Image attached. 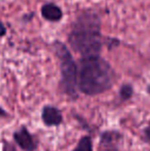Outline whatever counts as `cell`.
I'll return each mask as SVG.
<instances>
[{
	"instance_id": "30bf717a",
	"label": "cell",
	"mask_w": 150,
	"mask_h": 151,
	"mask_svg": "<svg viewBox=\"0 0 150 151\" xmlns=\"http://www.w3.org/2000/svg\"><path fill=\"white\" fill-rule=\"evenodd\" d=\"M2 151H17V150H16V148H14V146L12 145V144H10L9 142L4 141Z\"/></svg>"
},
{
	"instance_id": "ba28073f",
	"label": "cell",
	"mask_w": 150,
	"mask_h": 151,
	"mask_svg": "<svg viewBox=\"0 0 150 151\" xmlns=\"http://www.w3.org/2000/svg\"><path fill=\"white\" fill-rule=\"evenodd\" d=\"M73 151H93L92 139L90 137H88V136L82 137Z\"/></svg>"
},
{
	"instance_id": "3957f363",
	"label": "cell",
	"mask_w": 150,
	"mask_h": 151,
	"mask_svg": "<svg viewBox=\"0 0 150 151\" xmlns=\"http://www.w3.org/2000/svg\"><path fill=\"white\" fill-rule=\"evenodd\" d=\"M54 46L61 63L63 90L69 96L75 97L77 86V66L65 44L60 41H55Z\"/></svg>"
},
{
	"instance_id": "277c9868",
	"label": "cell",
	"mask_w": 150,
	"mask_h": 151,
	"mask_svg": "<svg viewBox=\"0 0 150 151\" xmlns=\"http://www.w3.org/2000/svg\"><path fill=\"white\" fill-rule=\"evenodd\" d=\"M14 141L19 146L25 151H33L36 149V142L34 141L31 134L25 127H21L19 131L14 134Z\"/></svg>"
},
{
	"instance_id": "5b68a950",
	"label": "cell",
	"mask_w": 150,
	"mask_h": 151,
	"mask_svg": "<svg viewBox=\"0 0 150 151\" xmlns=\"http://www.w3.org/2000/svg\"><path fill=\"white\" fill-rule=\"evenodd\" d=\"M122 143V136L118 132H105L101 138V145L106 151H118Z\"/></svg>"
},
{
	"instance_id": "8fae6325",
	"label": "cell",
	"mask_w": 150,
	"mask_h": 151,
	"mask_svg": "<svg viewBox=\"0 0 150 151\" xmlns=\"http://www.w3.org/2000/svg\"><path fill=\"white\" fill-rule=\"evenodd\" d=\"M144 139L147 143L150 144V124L144 129Z\"/></svg>"
},
{
	"instance_id": "7a4b0ae2",
	"label": "cell",
	"mask_w": 150,
	"mask_h": 151,
	"mask_svg": "<svg viewBox=\"0 0 150 151\" xmlns=\"http://www.w3.org/2000/svg\"><path fill=\"white\" fill-rule=\"evenodd\" d=\"M114 71L100 56L82 58L77 67V86L85 95L102 93L112 86Z\"/></svg>"
},
{
	"instance_id": "52a82bcc",
	"label": "cell",
	"mask_w": 150,
	"mask_h": 151,
	"mask_svg": "<svg viewBox=\"0 0 150 151\" xmlns=\"http://www.w3.org/2000/svg\"><path fill=\"white\" fill-rule=\"evenodd\" d=\"M41 14L50 22H58L62 19L63 12L59 6L54 3H46L41 7Z\"/></svg>"
},
{
	"instance_id": "4fadbf2b",
	"label": "cell",
	"mask_w": 150,
	"mask_h": 151,
	"mask_svg": "<svg viewBox=\"0 0 150 151\" xmlns=\"http://www.w3.org/2000/svg\"><path fill=\"white\" fill-rule=\"evenodd\" d=\"M6 115H7V113H6V112L4 111L1 107H0V116H6Z\"/></svg>"
},
{
	"instance_id": "8992f818",
	"label": "cell",
	"mask_w": 150,
	"mask_h": 151,
	"mask_svg": "<svg viewBox=\"0 0 150 151\" xmlns=\"http://www.w3.org/2000/svg\"><path fill=\"white\" fill-rule=\"evenodd\" d=\"M42 120L46 125H58L62 122L63 116L61 111L52 106H45L42 110Z\"/></svg>"
},
{
	"instance_id": "9c48e42d",
	"label": "cell",
	"mask_w": 150,
	"mask_h": 151,
	"mask_svg": "<svg viewBox=\"0 0 150 151\" xmlns=\"http://www.w3.org/2000/svg\"><path fill=\"white\" fill-rule=\"evenodd\" d=\"M133 93H134V88L131 84L128 83H124L120 86L119 90V96L122 100H128L133 97Z\"/></svg>"
},
{
	"instance_id": "6da1fadb",
	"label": "cell",
	"mask_w": 150,
	"mask_h": 151,
	"mask_svg": "<svg viewBox=\"0 0 150 151\" xmlns=\"http://www.w3.org/2000/svg\"><path fill=\"white\" fill-rule=\"evenodd\" d=\"M68 41L71 47L81 55L82 58L99 56L103 40L98 14L92 10L80 14L69 34Z\"/></svg>"
},
{
	"instance_id": "7c38bea8",
	"label": "cell",
	"mask_w": 150,
	"mask_h": 151,
	"mask_svg": "<svg viewBox=\"0 0 150 151\" xmlns=\"http://www.w3.org/2000/svg\"><path fill=\"white\" fill-rule=\"evenodd\" d=\"M5 33H6L5 27H4V25L2 24V22L0 21V37H1V36H3V35H5Z\"/></svg>"
}]
</instances>
